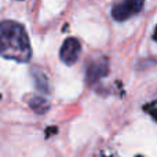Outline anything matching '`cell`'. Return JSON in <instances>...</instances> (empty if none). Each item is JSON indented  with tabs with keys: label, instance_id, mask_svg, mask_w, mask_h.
<instances>
[{
	"label": "cell",
	"instance_id": "cell-1",
	"mask_svg": "<svg viewBox=\"0 0 157 157\" xmlns=\"http://www.w3.org/2000/svg\"><path fill=\"white\" fill-rule=\"evenodd\" d=\"M0 57L26 63L32 58V47L24 25L15 21L0 22Z\"/></svg>",
	"mask_w": 157,
	"mask_h": 157
},
{
	"label": "cell",
	"instance_id": "cell-2",
	"mask_svg": "<svg viewBox=\"0 0 157 157\" xmlns=\"http://www.w3.org/2000/svg\"><path fill=\"white\" fill-rule=\"evenodd\" d=\"M144 6L145 3L142 0H124V2L116 3L112 7V17L117 22L127 21L135 14L141 13Z\"/></svg>",
	"mask_w": 157,
	"mask_h": 157
},
{
	"label": "cell",
	"instance_id": "cell-3",
	"mask_svg": "<svg viewBox=\"0 0 157 157\" xmlns=\"http://www.w3.org/2000/svg\"><path fill=\"white\" fill-rule=\"evenodd\" d=\"M109 72V59L106 57H99L91 61L87 65L86 80L88 84H97L102 77H105Z\"/></svg>",
	"mask_w": 157,
	"mask_h": 157
},
{
	"label": "cell",
	"instance_id": "cell-4",
	"mask_svg": "<svg viewBox=\"0 0 157 157\" xmlns=\"http://www.w3.org/2000/svg\"><path fill=\"white\" fill-rule=\"evenodd\" d=\"M81 52V44L76 37H69L63 41L59 51V58L66 65H73L78 59V55Z\"/></svg>",
	"mask_w": 157,
	"mask_h": 157
},
{
	"label": "cell",
	"instance_id": "cell-5",
	"mask_svg": "<svg viewBox=\"0 0 157 157\" xmlns=\"http://www.w3.org/2000/svg\"><path fill=\"white\" fill-rule=\"evenodd\" d=\"M26 102L30 106V109L37 114L47 113L50 109L48 101L43 97H39V95H26Z\"/></svg>",
	"mask_w": 157,
	"mask_h": 157
},
{
	"label": "cell",
	"instance_id": "cell-6",
	"mask_svg": "<svg viewBox=\"0 0 157 157\" xmlns=\"http://www.w3.org/2000/svg\"><path fill=\"white\" fill-rule=\"evenodd\" d=\"M32 76H33V83L35 87L43 94H48L51 92L50 90V83H48V77L40 71V69H33L32 71Z\"/></svg>",
	"mask_w": 157,
	"mask_h": 157
},
{
	"label": "cell",
	"instance_id": "cell-7",
	"mask_svg": "<svg viewBox=\"0 0 157 157\" xmlns=\"http://www.w3.org/2000/svg\"><path fill=\"white\" fill-rule=\"evenodd\" d=\"M144 109H145V112L147 110V113L152 116V119L153 120H156V116H155V109H156V101H153V102H150L149 105H146V106H144Z\"/></svg>",
	"mask_w": 157,
	"mask_h": 157
},
{
	"label": "cell",
	"instance_id": "cell-8",
	"mask_svg": "<svg viewBox=\"0 0 157 157\" xmlns=\"http://www.w3.org/2000/svg\"><path fill=\"white\" fill-rule=\"evenodd\" d=\"M98 157H117V155L114 152H112V150H109V152H102Z\"/></svg>",
	"mask_w": 157,
	"mask_h": 157
},
{
	"label": "cell",
	"instance_id": "cell-9",
	"mask_svg": "<svg viewBox=\"0 0 157 157\" xmlns=\"http://www.w3.org/2000/svg\"><path fill=\"white\" fill-rule=\"evenodd\" d=\"M136 157H144V156H136Z\"/></svg>",
	"mask_w": 157,
	"mask_h": 157
},
{
	"label": "cell",
	"instance_id": "cell-10",
	"mask_svg": "<svg viewBox=\"0 0 157 157\" xmlns=\"http://www.w3.org/2000/svg\"><path fill=\"white\" fill-rule=\"evenodd\" d=\"M0 98H2V95H0Z\"/></svg>",
	"mask_w": 157,
	"mask_h": 157
}]
</instances>
